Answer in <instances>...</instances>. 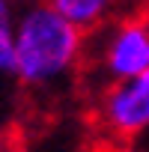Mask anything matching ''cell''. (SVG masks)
Segmentation results:
<instances>
[{"label":"cell","instance_id":"obj_1","mask_svg":"<svg viewBox=\"0 0 149 152\" xmlns=\"http://www.w3.org/2000/svg\"><path fill=\"white\" fill-rule=\"evenodd\" d=\"M90 33L63 18L48 0H30L12 27V78L30 90L69 81L87 60Z\"/></svg>","mask_w":149,"mask_h":152},{"label":"cell","instance_id":"obj_2","mask_svg":"<svg viewBox=\"0 0 149 152\" xmlns=\"http://www.w3.org/2000/svg\"><path fill=\"white\" fill-rule=\"evenodd\" d=\"M96 69L104 87L128 81L149 69V18H119L96 45Z\"/></svg>","mask_w":149,"mask_h":152},{"label":"cell","instance_id":"obj_3","mask_svg":"<svg viewBox=\"0 0 149 152\" xmlns=\"http://www.w3.org/2000/svg\"><path fill=\"white\" fill-rule=\"evenodd\" d=\"M99 122L113 137H140L149 131V69L128 81L107 84L99 99Z\"/></svg>","mask_w":149,"mask_h":152},{"label":"cell","instance_id":"obj_4","mask_svg":"<svg viewBox=\"0 0 149 152\" xmlns=\"http://www.w3.org/2000/svg\"><path fill=\"white\" fill-rule=\"evenodd\" d=\"M48 3L63 18H69L72 24H78L87 33L99 30L113 9V0H48Z\"/></svg>","mask_w":149,"mask_h":152},{"label":"cell","instance_id":"obj_5","mask_svg":"<svg viewBox=\"0 0 149 152\" xmlns=\"http://www.w3.org/2000/svg\"><path fill=\"white\" fill-rule=\"evenodd\" d=\"M18 18L15 0H0V39H12V27Z\"/></svg>","mask_w":149,"mask_h":152},{"label":"cell","instance_id":"obj_6","mask_svg":"<svg viewBox=\"0 0 149 152\" xmlns=\"http://www.w3.org/2000/svg\"><path fill=\"white\" fill-rule=\"evenodd\" d=\"M0 75L12 78V39H0Z\"/></svg>","mask_w":149,"mask_h":152},{"label":"cell","instance_id":"obj_7","mask_svg":"<svg viewBox=\"0 0 149 152\" xmlns=\"http://www.w3.org/2000/svg\"><path fill=\"white\" fill-rule=\"evenodd\" d=\"M0 152H9V134L3 125H0Z\"/></svg>","mask_w":149,"mask_h":152}]
</instances>
